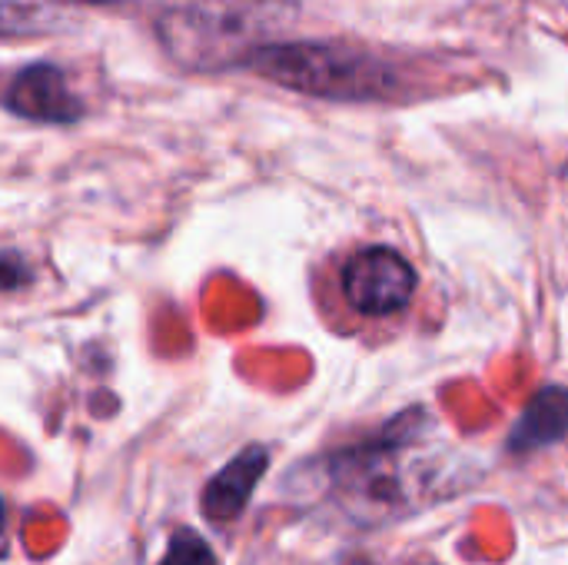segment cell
Returning <instances> with one entry per match:
<instances>
[{"label": "cell", "mask_w": 568, "mask_h": 565, "mask_svg": "<svg viewBox=\"0 0 568 565\" xmlns=\"http://www.w3.org/2000/svg\"><path fill=\"white\" fill-rule=\"evenodd\" d=\"M246 63L290 90L333 100L379 97L389 83L386 67L353 47L336 43H266L250 50Z\"/></svg>", "instance_id": "6da1fadb"}, {"label": "cell", "mask_w": 568, "mask_h": 565, "mask_svg": "<svg viewBox=\"0 0 568 565\" xmlns=\"http://www.w3.org/2000/svg\"><path fill=\"white\" fill-rule=\"evenodd\" d=\"M366 446H353L343 453H333L326 460V476L343 500L346 513L356 519L373 516V523L386 519L389 513H403L399 506H409V490L403 476V453L409 450V433H393Z\"/></svg>", "instance_id": "7a4b0ae2"}, {"label": "cell", "mask_w": 568, "mask_h": 565, "mask_svg": "<svg viewBox=\"0 0 568 565\" xmlns=\"http://www.w3.org/2000/svg\"><path fill=\"white\" fill-rule=\"evenodd\" d=\"M339 283H343L346 303L359 316L383 320V316L403 313L413 303L419 276L413 263L393 246H366L346 260Z\"/></svg>", "instance_id": "3957f363"}, {"label": "cell", "mask_w": 568, "mask_h": 565, "mask_svg": "<svg viewBox=\"0 0 568 565\" xmlns=\"http://www.w3.org/2000/svg\"><path fill=\"white\" fill-rule=\"evenodd\" d=\"M7 107L37 123H73L83 113V103L70 90L63 70L53 63L23 67L7 87Z\"/></svg>", "instance_id": "277c9868"}, {"label": "cell", "mask_w": 568, "mask_h": 565, "mask_svg": "<svg viewBox=\"0 0 568 565\" xmlns=\"http://www.w3.org/2000/svg\"><path fill=\"white\" fill-rule=\"evenodd\" d=\"M270 470V453L263 446H246L236 460H230L203 490L200 506L210 523H230L236 519L250 496L256 493V483Z\"/></svg>", "instance_id": "5b68a950"}, {"label": "cell", "mask_w": 568, "mask_h": 565, "mask_svg": "<svg viewBox=\"0 0 568 565\" xmlns=\"http://www.w3.org/2000/svg\"><path fill=\"white\" fill-rule=\"evenodd\" d=\"M568 436V390L546 386L532 396V403L523 410L519 423L513 426L509 450L519 456H529L542 446H552Z\"/></svg>", "instance_id": "8992f818"}, {"label": "cell", "mask_w": 568, "mask_h": 565, "mask_svg": "<svg viewBox=\"0 0 568 565\" xmlns=\"http://www.w3.org/2000/svg\"><path fill=\"white\" fill-rule=\"evenodd\" d=\"M70 23L63 0H0V37L53 33Z\"/></svg>", "instance_id": "52a82bcc"}, {"label": "cell", "mask_w": 568, "mask_h": 565, "mask_svg": "<svg viewBox=\"0 0 568 565\" xmlns=\"http://www.w3.org/2000/svg\"><path fill=\"white\" fill-rule=\"evenodd\" d=\"M156 565H220V559L203 536H196L193 529H180Z\"/></svg>", "instance_id": "ba28073f"}, {"label": "cell", "mask_w": 568, "mask_h": 565, "mask_svg": "<svg viewBox=\"0 0 568 565\" xmlns=\"http://www.w3.org/2000/svg\"><path fill=\"white\" fill-rule=\"evenodd\" d=\"M27 283V266L13 253H0V293H10Z\"/></svg>", "instance_id": "9c48e42d"}, {"label": "cell", "mask_w": 568, "mask_h": 565, "mask_svg": "<svg viewBox=\"0 0 568 565\" xmlns=\"http://www.w3.org/2000/svg\"><path fill=\"white\" fill-rule=\"evenodd\" d=\"M3 523H7V509H3V500H0V553H3Z\"/></svg>", "instance_id": "30bf717a"}, {"label": "cell", "mask_w": 568, "mask_h": 565, "mask_svg": "<svg viewBox=\"0 0 568 565\" xmlns=\"http://www.w3.org/2000/svg\"><path fill=\"white\" fill-rule=\"evenodd\" d=\"M349 565H373V563H363V559H359V563H349Z\"/></svg>", "instance_id": "8fae6325"}]
</instances>
